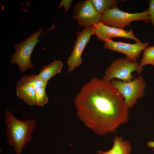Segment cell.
Masks as SVG:
<instances>
[{"label": "cell", "mask_w": 154, "mask_h": 154, "mask_svg": "<svg viewBox=\"0 0 154 154\" xmlns=\"http://www.w3.org/2000/svg\"><path fill=\"white\" fill-rule=\"evenodd\" d=\"M74 105L80 120L100 135L116 132L128 120L124 98L111 81L92 78L82 87Z\"/></svg>", "instance_id": "obj_1"}, {"label": "cell", "mask_w": 154, "mask_h": 154, "mask_svg": "<svg viewBox=\"0 0 154 154\" xmlns=\"http://www.w3.org/2000/svg\"><path fill=\"white\" fill-rule=\"evenodd\" d=\"M5 113L7 141L10 145L13 146L16 154H21L25 145L33 137L32 134L36 126V121L34 119L19 120L7 109Z\"/></svg>", "instance_id": "obj_2"}, {"label": "cell", "mask_w": 154, "mask_h": 154, "mask_svg": "<svg viewBox=\"0 0 154 154\" xmlns=\"http://www.w3.org/2000/svg\"><path fill=\"white\" fill-rule=\"evenodd\" d=\"M53 24L45 33L41 34L43 29L41 28L38 31L34 32L24 41L14 44L15 52L11 57L10 62L12 64H16L22 73L32 68L33 66L31 61V54L33 50L40 40L38 37L53 29L55 27Z\"/></svg>", "instance_id": "obj_3"}, {"label": "cell", "mask_w": 154, "mask_h": 154, "mask_svg": "<svg viewBox=\"0 0 154 154\" xmlns=\"http://www.w3.org/2000/svg\"><path fill=\"white\" fill-rule=\"evenodd\" d=\"M143 70V67L136 61H132L126 57L117 58L113 60L107 68L102 79L111 81L116 78L123 82H129L134 79L132 72H136L139 74Z\"/></svg>", "instance_id": "obj_4"}, {"label": "cell", "mask_w": 154, "mask_h": 154, "mask_svg": "<svg viewBox=\"0 0 154 154\" xmlns=\"http://www.w3.org/2000/svg\"><path fill=\"white\" fill-rule=\"evenodd\" d=\"M150 21L146 10L141 13H129L120 10L116 7L106 10L101 15L100 22L111 27L123 29L130 26L131 23L135 21Z\"/></svg>", "instance_id": "obj_5"}, {"label": "cell", "mask_w": 154, "mask_h": 154, "mask_svg": "<svg viewBox=\"0 0 154 154\" xmlns=\"http://www.w3.org/2000/svg\"><path fill=\"white\" fill-rule=\"evenodd\" d=\"M111 82L123 97L129 109L136 103L138 99H142L144 96L147 84L142 76L129 82H125L116 79L112 80Z\"/></svg>", "instance_id": "obj_6"}, {"label": "cell", "mask_w": 154, "mask_h": 154, "mask_svg": "<svg viewBox=\"0 0 154 154\" xmlns=\"http://www.w3.org/2000/svg\"><path fill=\"white\" fill-rule=\"evenodd\" d=\"M76 39L70 56L67 61L68 72L70 73L80 66L82 63V54L91 37L95 35L94 26L84 28L76 32Z\"/></svg>", "instance_id": "obj_7"}, {"label": "cell", "mask_w": 154, "mask_h": 154, "mask_svg": "<svg viewBox=\"0 0 154 154\" xmlns=\"http://www.w3.org/2000/svg\"><path fill=\"white\" fill-rule=\"evenodd\" d=\"M101 15L90 0H87L78 2L74 5L72 18L76 21L79 27L85 28L98 24Z\"/></svg>", "instance_id": "obj_8"}, {"label": "cell", "mask_w": 154, "mask_h": 154, "mask_svg": "<svg viewBox=\"0 0 154 154\" xmlns=\"http://www.w3.org/2000/svg\"><path fill=\"white\" fill-rule=\"evenodd\" d=\"M148 42H135V44L115 42L112 39L105 42L104 47L114 51L122 53L132 61H135L140 58L142 51L148 47Z\"/></svg>", "instance_id": "obj_9"}, {"label": "cell", "mask_w": 154, "mask_h": 154, "mask_svg": "<svg viewBox=\"0 0 154 154\" xmlns=\"http://www.w3.org/2000/svg\"><path fill=\"white\" fill-rule=\"evenodd\" d=\"M95 35L100 40L105 42L113 38H123L132 39L135 42H141L134 34L132 29L126 30L108 26L99 22L94 26Z\"/></svg>", "instance_id": "obj_10"}, {"label": "cell", "mask_w": 154, "mask_h": 154, "mask_svg": "<svg viewBox=\"0 0 154 154\" xmlns=\"http://www.w3.org/2000/svg\"><path fill=\"white\" fill-rule=\"evenodd\" d=\"M17 96L30 105H36L35 92L33 86L21 79L16 87Z\"/></svg>", "instance_id": "obj_11"}, {"label": "cell", "mask_w": 154, "mask_h": 154, "mask_svg": "<svg viewBox=\"0 0 154 154\" xmlns=\"http://www.w3.org/2000/svg\"><path fill=\"white\" fill-rule=\"evenodd\" d=\"M131 145L127 140H124L121 137L115 136L114 138V145L112 148L107 151L98 150V154H131Z\"/></svg>", "instance_id": "obj_12"}, {"label": "cell", "mask_w": 154, "mask_h": 154, "mask_svg": "<svg viewBox=\"0 0 154 154\" xmlns=\"http://www.w3.org/2000/svg\"><path fill=\"white\" fill-rule=\"evenodd\" d=\"M63 66L62 62L60 60H54L44 66L38 75L43 80L48 82L52 78L60 73Z\"/></svg>", "instance_id": "obj_13"}, {"label": "cell", "mask_w": 154, "mask_h": 154, "mask_svg": "<svg viewBox=\"0 0 154 154\" xmlns=\"http://www.w3.org/2000/svg\"><path fill=\"white\" fill-rule=\"evenodd\" d=\"M98 13L102 15L107 10L117 7V0H90Z\"/></svg>", "instance_id": "obj_14"}, {"label": "cell", "mask_w": 154, "mask_h": 154, "mask_svg": "<svg viewBox=\"0 0 154 154\" xmlns=\"http://www.w3.org/2000/svg\"><path fill=\"white\" fill-rule=\"evenodd\" d=\"M139 64L143 67L148 64L154 66V46L148 47L144 50Z\"/></svg>", "instance_id": "obj_15"}, {"label": "cell", "mask_w": 154, "mask_h": 154, "mask_svg": "<svg viewBox=\"0 0 154 154\" xmlns=\"http://www.w3.org/2000/svg\"><path fill=\"white\" fill-rule=\"evenodd\" d=\"M21 79L33 86L41 88H46L48 82L42 79L38 75L34 74L29 76L25 75Z\"/></svg>", "instance_id": "obj_16"}, {"label": "cell", "mask_w": 154, "mask_h": 154, "mask_svg": "<svg viewBox=\"0 0 154 154\" xmlns=\"http://www.w3.org/2000/svg\"><path fill=\"white\" fill-rule=\"evenodd\" d=\"M35 92L36 105L42 106L48 102V98L46 95L45 88L33 86Z\"/></svg>", "instance_id": "obj_17"}, {"label": "cell", "mask_w": 154, "mask_h": 154, "mask_svg": "<svg viewBox=\"0 0 154 154\" xmlns=\"http://www.w3.org/2000/svg\"><path fill=\"white\" fill-rule=\"evenodd\" d=\"M73 2V0H62L60 3L58 9H60L62 7H64V13L65 14L70 8Z\"/></svg>", "instance_id": "obj_18"}, {"label": "cell", "mask_w": 154, "mask_h": 154, "mask_svg": "<svg viewBox=\"0 0 154 154\" xmlns=\"http://www.w3.org/2000/svg\"><path fill=\"white\" fill-rule=\"evenodd\" d=\"M149 5L146 10L148 15L149 16L154 13V0L149 1Z\"/></svg>", "instance_id": "obj_19"}, {"label": "cell", "mask_w": 154, "mask_h": 154, "mask_svg": "<svg viewBox=\"0 0 154 154\" xmlns=\"http://www.w3.org/2000/svg\"><path fill=\"white\" fill-rule=\"evenodd\" d=\"M147 146L152 148L154 151V141H149L147 144Z\"/></svg>", "instance_id": "obj_20"}, {"label": "cell", "mask_w": 154, "mask_h": 154, "mask_svg": "<svg viewBox=\"0 0 154 154\" xmlns=\"http://www.w3.org/2000/svg\"><path fill=\"white\" fill-rule=\"evenodd\" d=\"M150 21L154 26V13L149 16Z\"/></svg>", "instance_id": "obj_21"}]
</instances>
